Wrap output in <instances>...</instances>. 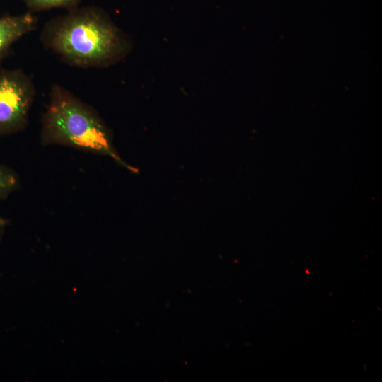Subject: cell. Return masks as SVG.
Listing matches in <instances>:
<instances>
[{
  "label": "cell",
  "mask_w": 382,
  "mask_h": 382,
  "mask_svg": "<svg viewBox=\"0 0 382 382\" xmlns=\"http://www.w3.org/2000/svg\"><path fill=\"white\" fill-rule=\"evenodd\" d=\"M44 45L65 62L79 67H103L123 58L129 44L122 33L100 9L74 8L49 21Z\"/></svg>",
  "instance_id": "1"
},
{
  "label": "cell",
  "mask_w": 382,
  "mask_h": 382,
  "mask_svg": "<svg viewBox=\"0 0 382 382\" xmlns=\"http://www.w3.org/2000/svg\"><path fill=\"white\" fill-rule=\"evenodd\" d=\"M43 146H68L107 156L132 172L137 169L125 162L115 149L110 130L87 104L59 85H54L42 117Z\"/></svg>",
  "instance_id": "2"
},
{
  "label": "cell",
  "mask_w": 382,
  "mask_h": 382,
  "mask_svg": "<svg viewBox=\"0 0 382 382\" xmlns=\"http://www.w3.org/2000/svg\"><path fill=\"white\" fill-rule=\"evenodd\" d=\"M35 89L22 71L0 72V134L23 129L28 120Z\"/></svg>",
  "instance_id": "3"
},
{
  "label": "cell",
  "mask_w": 382,
  "mask_h": 382,
  "mask_svg": "<svg viewBox=\"0 0 382 382\" xmlns=\"http://www.w3.org/2000/svg\"><path fill=\"white\" fill-rule=\"evenodd\" d=\"M35 25L36 19L30 13L0 18V58L15 41Z\"/></svg>",
  "instance_id": "4"
},
{
  "label": "cell",
  "mask_w": 382,
  "mask_h": 382,
  "mask_svg": "<svg viewBox=\"0 0 382 382\" xmlns=\"http://www.w3.org/2000/svg\"><path fill=\"white\" fill-rule=\"evenodd\" d=\"M81 0H24L31 11H40L54 8H67L72 9Z\"/></svg>",
  "instance_id": "5"
},
{
  "label": "cell",
  "mask_w": 382,
  "mask_h": 382,
  "mask_svg": "<svg viewBox=\"0 0 382 382\" xmlns=\"http://www.w3.org/2000/svg\"><path fill=\"white\" fill-rule=\"evenodd\" d=\"M17 185L16 175L8 168L0 165V200L6 197Z\"/></svg>",
  "instance_id": "6"
},
{
  "label": "cell",
  "mask_w": 382,
  "mask_h": 382,
  "mask_svg": "<svg viewBox=\"0 0 382 382\" xmlns=\"http://www.w3.org/2000/svg\"><path fill=\"white\" fill-rule=\"evenodd\" d=\"M6 224H7V221L4 219L0 217V238H1L2 233L6 226Z\"/></svg>",
  "instance_id": "7"
}]
</instances>
